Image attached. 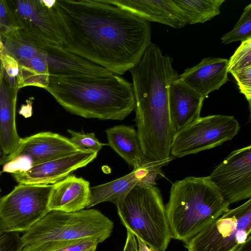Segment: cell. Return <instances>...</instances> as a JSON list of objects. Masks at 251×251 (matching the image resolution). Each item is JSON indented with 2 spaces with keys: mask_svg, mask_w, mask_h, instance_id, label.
<instances>
[{
  "mask_svg": "<svg viewBox=\"0 0 251 251\" xmlns=\"http://www.w3.org/2000/svg\"><path fill=\"white\" fill-rule=\"evenodd\" d=\"M62 47L114 74L141 59L151 43L149 22L107 0H55Z\"/></svg>",
  "mask_w": 251,
  "mask_h": 251,
  "instance_id": "cell-1",
  "label": "cell"
},
{
  "mask_svg": "<svg viewBox=\"0 0 251 251\" xmlns=\"http://www.w3.org/2000/svg\"><path fill=\"white\" fill-rule=\"evenodd\" d=\"M172 58L151 43L140 60L129 71L132 78L137 133L145 156L161 160L171 155L176 130L171 119L169 94L179 75Z\"/></svg>",
  "mask_w": 251,
  "mask_h": 251,
  "instance_id": "cell-2",
  "label": "cell"
},
{
  "mask_svg": "<svg viewBox=\"0 0 251 251\" xmlns=\"http://www.w3.org/2000/svg\"><path fill=\"white\" fill-rule=\"evenodd\" d=\"M70 113L85 118L123 120L134 110L132 84L120 75H50L45 88Z\"/></svg>",
  "mask_w": 251,
  "mask_h": 251,
  "instance_id": "cell-3",
  "label": "cell"
},
{
  "mask_svg": "<svg viewBox=\"0 0 251 251\" xmlns=\"http://www.w3.org/2000/svg\"><path fill=\"white\" fill-rule=\"evenodd\" d=\"M229 205L208 176L175 181L165 206L172 238L186 242L226 212Z\"/></svg>",
  "mask_w": 251,
  "mask_h": 251,
  "instance_id": "cell-4",
  "label": "cell"
},
{
  "mask_svg": "<svg viewBox=\"0 0 251 251\" xmlns=\"http://www.w3.org/2000/svg\"><path fill=\"white\" fill-rule=\"evenodd\" d=\"M113 228V222L96 209L50 211L24 232L22 251H53L86 240L101 243L111 236Z\"/></svg>",
  "mask_w": 251,
  "mask_h": 251,
  "instance_id": "cell-5",
  "label": "cell"
},
{
  "mask_svg": "<svg viewBox=\"0 0 251 251\" xmlns=\"http://www.w3.org/2000/svg\"><path fill=\"white\" fill-rule=\"evenodd\" d=\"M116 207L126 230L149 246L159 251L166 250L172 238L165 206L157 187L135 186Z\"/></svg>",
  "mask_w": 251,
  "mask_h": 251,
  "instance_id": "cell-6",
  "label": "cell"
},
{
  "mask_svg": "<svg viewBox=\"0 0 251 251\" xmlns=\"http://www.w3.org/2000/svg\"><path fill=\"white\" fill-rule=\"evenodd\" d=\"M251 199L228 209L185 242L187 251H236L251 236Z\"/></svg>",
  "mask_w": 251,
  "mask_h": 251,
  "instance_id": "cell-7",
  "label": "cell"
},
{
  "mask_svg": "<svg viewBox=\"0 0 251 251\" xmlns=\"http://www.w3.org/2000/svg\"><path fill=\"white\" fill-rule=\"evenodd\" d=\"M55 1L7 0L17 22L20 35L44 50L52 46L62 47V33L54 8Z\"/></svg>",
  "mask_w": 251,
  "mask_h": 251,
  "instance_id": "cell-8",
  "label": "cell"
},
{
  "mask_svg": "<svg viewBox=\"0 0 251 251\" xmlns=\"http://www.w3.org/2000/svg\"><path fill=\"white\" fill-rule=\"evenodd\" d=\"M240 125L233 116L209 115L198 119L177 131L171 147V154L180 158L211 149L231 140Z\"/></svg>",
  "mask_w": 251,
  "mask_h": 251,
  "instance_id": "cell-9",
  "label": "cell"
},
{
  "mask_svg": "<svg viewBox=\"0 0 251 251\" xmlns=\"http://www.w3.org/2000/svg\"><path fill=\"white\" fill-rule=\"evenodd\" d=\"M53 184H18L0 199V219L7 228L25 232L50 210L49 198Z\"/></svg>",
  "mask_w": 251,
  "mask_h": 251,
  "instance_id": "cell-10",
  "label": "cell"
},
{
  "mask_svg": "<svg viewBox=\"0 0 251 251\" xmlns=\"http://www.w3.org/2000/svg\"><path fill=\"white\" fill-rule=\"evenodd\" d=\"M81 151L70 139L51 132H41L21 138L15 151L3 165L2 172L25 171L46 161Z\"/></svg>",
  "mask_w": 251,
  "mask_h": 251,
  "instance_id": "cell-11",
  "label": "cell"
},
{
  "mask_svg": "<svg viewBox=\"0 0 251 251\" xmlns=\"http://www.w3.org/2000/svg\"><path fill=\"white\" fill-rule=\"evenodd\" d=\"M208 177L230 204L251 199V145L230 152Z\"/></svg>",
  "mask_w": 251,
  "mask_h": 251,
  "instance_id": "cell-12",
  "label": "cell"
},
{
  "mask_svg": "<svg viewBox=\"0 0 251 251\" xmlns=\"http://www.w3.org/2000/svg\"><path fill=\"white\" fill-rule=\"evenodd\" d=\"M97 152L81 151L35 165L25 171L13 173L12 176L18 184H54L87 165L97 157Z\"/></svg>",
  "mask_w": 251,
  "mask_h": 251,
  "instance_id": "cell-13",
  "label": "cell"
},
{
  "mask_svg": "<svg viewBox=\"0 0 251 251\" xmlns=\"http://www.w3.org/2000/svg\"><path fill=\"white\" fill-rule=\"evenodd\" d=\"M227 65L226 58H204L197 65L186 69L178 78L205 99L227 82Z\"/></svg>",
  "mask_w": 251,
  "mask_h": 251,
  "instance_id": "cell-14",
  "label": "cell"
},
{
  "mask_svg": "<svg viewBox=\"0 0 251 251\" xmlns=\"http://www.w3.org/2000/svg\"><path fill=\"white\" fill-rule=\"evenodd\" d=\"M149 22H154L180 28L188 21L173 0H107Z\"/></svg>",
  "mask_w": 251,
  "mask_h": 251,
  "instance_id": "cell-15",
  "label": "cell"
},
{
  "mask_svg": "<svg viewBox=\"0 0 251 251\" xmlns=\"http://www.w3.org/2000/svg\"><path fill=\"white\" fill-rule=\"evenodd\" d=\"M89 181L69 175L53 184L48 203L50 211L75 212L86 208L89 201Z\"/></svg>",
  "mask_w": 251,
  "mask_h": 251,
  "instance_id": "cell-16",
  "label": "cell"
},
{
  "mask_svg": "<svg viewBox=\"0 0 251 251\" xmlns=\"http://www.w3.org/2000/svg\"><path fill=\"white\" fill-rule=\"evenodd\" d=\"M203 99L178 78L170 87L169 112L176 132L200 117Z\"/></svg>",
  "mask_w": 251,
  "mask_h": 251,
  "instance_id": "cell-17",
  "label": "cell"
},
{
  "mask_svg": "<svg viewBox=\"0 0 251 251\" xmlns=\"http://www.w3.org/2000/svg\"><path fill=\"white\" fill-rule=\"evenodd\" d=\"M18 88L9 82L0 66V142L9 156L18 147L21 138L16 125V105Z\"/></svg>",
  "mask_w": 251,
  "mask_h": 251,
  "instance_id": "cell-18",
  "label": "cell"
},
{
  "mask_svg": "<svg viewBox=\"0 0 251 251\" xmlns=\"http://www.w3.org/2000/svg\"><path fill=\"white\" fill-rule=\"evenodd\" d=\"M50 75L107 77L112 73L95 64L59 46L45 50Z\"/></svg>",
  "mask_w": 251,
  "mask_h": 251,
  "instance_id": "cell-19",
  "label": "cell"
},
{
  "mask_svg": "<svg viewBox=\"0 0 251 251\" xmlns=\"http://www.w3.org/2000/svg\"><path fill=\"white\" fill-rule=\"evenodd\" d=\"M107 145L128 164L134 167L145 156L137 131L133 126L121 125L106 130Z\"/></svg>",
  "mask_w": 251,
  "mask_h": 251,
  "instance_id": "cell-20",
  "label": "cell"
},
{
  "mask_svg": "<svg viewBox=\"0 0 251 251\" xmlns=\"http://www.w3.org/2000/svg\"><path fill=\"white\" fill-rule=\"evenodd\" d=\"M136 169L128 174L112 181L90 188L89 201L86 208L109 201L116 206L122 202L139 181Z\"/></svg>",
  "mask_w": 251,
  "mask_h": 251,
  "instance_id": "cell-21",
  "label": "cell"
},
{
  "mask_svg": "<svg viewBox=\"0 0 251 251\" xmlns=\"http://www.w3.org/2000/svg\"><path fill=\"white\" fill-rule=\"evenodd\" d=\"M228 73L237 81L240 92L251 105V37L242 41L240 46L228 60Z\"/></svg>",
  "mask_w": 251,
  "mask_h": 251,
  "instance_id": "cell-22",
  "label": "cell"
},
{
  "mask_svg": "<svg viewBox=\"0 0 251 251\" xmlns=\"http://www.w3.org/2000/svg\"><path fill=\"white\" fill-rule=\"evenodd\" d=\"M19 63L16 77L18 89L25 86H35L45 89L49 81L47 53L45 51L28 60Z\"/></svg>",
  "mask_w": 251,
  "mask_h": 251,
  "instance_id": "cell-23",
  "label": "cell"
},
{
  "mask_svg": "<svg viewBox=\"0 0 251 251\" xmlns=\"http://www.w3.org/2000/svg\"><path fill=\"white\" fill-rule=\"evenodd\" d=\"M188 24L203 23L220 13L225 0H173Z\"/></svg>",
  "mask_w": 251,
  "mask_h": 251,
  "instance_id": "cell-24",
  "label": "cell"
},
{
  "mask_svg": "<svg viewBox=\"0 0 251 251\" xmlns=\"http://www.w3.org/2000/svg\"><path fill=\"white\" fill-rule=\"evenodd\" d=\"M2 50L18 62L28 60L45 50L23 38L18 30L1 37Z\"/></svg>",
  "mask_w": 251,
  "mask_h": 251,
  "instance_id": "cell-25",
  "label": "cell"
},
{
  "mask_svg": "<svg viewBox=\"0 0 251 251\" xmlns=\"http://www.w3.org/2000/svg\"><path fill=\"white\" fill-rule=\"evenodd\" d=\"M251 37V4L244 9L232 29L221 38L222 43L228 44L237 41H244Z\"/></svg>",
  "mask_w": 251,
  "mask_h": 251,
  "instance_id": "cell-26",
  "label": "cell"
},
{
  "mask_svg": "<svg viewBox=\"0 0 251 251\" xmlns=\"http://www.w3.org/2000/svg\"><path fill=\"white\" fill-rule=\"evenodd\" d=\"M24 248L20 233L9 230L0 219V251H22Z\"/></svg>",
  "mask_w": 251,
  "mask_h": 251,
  "instance_id": "cell-27",
  "label": "cell"
},
{
  "mask_svg": "<svg viewBox=\"0 0 251 251\" xmlns=\"http://www.w3.org/2000/svg\"><path fill=\"white\" fill-rule=\"evenodd\" d=\"M68 131L71 135L70 140L80 151L98 152L103 146L108 145L100 142L94 133L85 134L71 129H68Z\"/></svg>",
  "mask_w": 251,
  "mask_h": 251,
  "instance_id": "cell-28",
  "label": "cell"
},
{
  "mask_svg": "<svg viewBox=\"0 0 251 251\" xmlns=\"http://www.w3.org/2000/svg\"><path fill=\"white\" fill-rule=\"evenodd\" d=\"M19 29L7 0H0V33L1 37Z\"/></svg>",
  "mask_w": 251,
  "mask_h": 251,
  "instance_id": "cell-29",
  "label": "cell"
},
{
  "mask_svg": "<svg viewBox=\"0 0 251 251\" xmlns=\"http://www.w3.org/2000/svg\"><path fill=\"white\" fill-rule=\"evenodd\" d=\"M0 63L10 83L17 88L16 77L19 72L18 62L1 49L0 51Z\"/></svg>",
  "mask_w": 251,
  "mask_h": 251,
  "instance_id": "cell-30",
  "label": "cell"
},
{
  "mask_svg": "<svg viewBox=\"0 0 251 251\" xmlns=\"http://www.w3.org/2000/svg\"><path fill=\"white\" fill-rule=\"evenodd\" d=\"M99 243L95 240L81 241L53 251H88L97 248Z\"/></svg>",
  "mask_w": 251,
  "mask_h": 251,
  "instance_id": "cell-31",
  "label": "cell"
},
{
  "mask_svg": "<svg viewBox=\"0 0 251 251\" xmlns=\"http://www.w3.org/2000/svg\"><path fill=\"white\" fill-rule=\"evenodd\" d=\"M127 230L126 238L123 251H137L138 244L135 235Z\"/></svg>",
  "mask_w": 251,
  "mask_h": 251,
  "instance_id": "cell-32",
  "label": "cell"
},
{
  "mask_svg": "<svg viewBox=\"0 0 251 251\" xmlns=\"http://www.w3.org/2000/svg\"><path fill=\"white\" fill-rule=\"evenodd\" d=\"M135 237L138 244L137 251H159L155 248L149 246L139 237Z\"/></svg>",
  "mask_w": 251,
  "mask_h": 251,
  "instance_id": "cell-33",
  "label": "cell"
},
{
  "mask_svg": "<svg viewBox=\"0 0 251 251\" xmlns=\"http://www.w3.org/2000/svg\"><path fill=\"white\" fill-rule=\"evenodd\" d=\"M8 159V155L5 152L0 142V166L4 164Z\"/></svg>",
  "mask_w": 251,
  "mask_h": 251,
  "instance_id": "cell-34",
  "label": "cell"
},
{
  "mask_svg": "<svg viewBox=\"0 0 251 251\" xmlns=\"http://www.w3.org/2000/svg\"><path fill=\"white\" fill-rule=\"evenodd\" d=\"M236 251H251V236Z\"/></svg>",
  "mask_w": 251,
  "mask_h": 251,
  "instance_id": "cell-35",
  "label": "cell"
},
{
  "mask_svg": "<svg viewBox=\"0 0 251 251\" xmlns=\"http://www.w3.org/2000/svg\"><path fill=\"white\" fill-rule=\"evenodd\" d=\"M96 249H97V248H93V249H92L88 251H96Z\"/></svg>",
  "mask_w": 251,
  "mask_h": 251,
  "instance_id": "cell-36",
  "label": "cell"
},
{
  "mask_svg": "<svg viewBox=\"0 0 251 251\" xmlns=\"http://www.w3.org/2000/svg\"></svg>",
  "mask_w": 251,
  "mask_h": 251,
  "instance_id": "cell-37",
  "label": "cell"
},
{
  "mask_svg": "<svg viewBox=\"0 0 251 251\" xmlns=\"http://www.w3.org/2000/svg\"><path fill=\"white\" fill-rule=\"evenodd\" d=\"M1 174V172L0 171V177Z\"/></svg>",
  "mask_w": 251,
  "mask_h": 251,
  "instance_id": "cell-38",
  "label": "cell"
},
{
  "mask_svg": "<svg viewBox=\"0 0 251 251\" xmlns=\"http://www.w3.org/2000/svg\"><path fill=\"white\" fill-rule=\"evenodd\" d=\"M1 197H0V199Z\"/></svg>",
  "mask_w": 251,
  "mask_h": 251,
  "instance_id": "cell-39",
  "label": "cell"
}]
</instances>
